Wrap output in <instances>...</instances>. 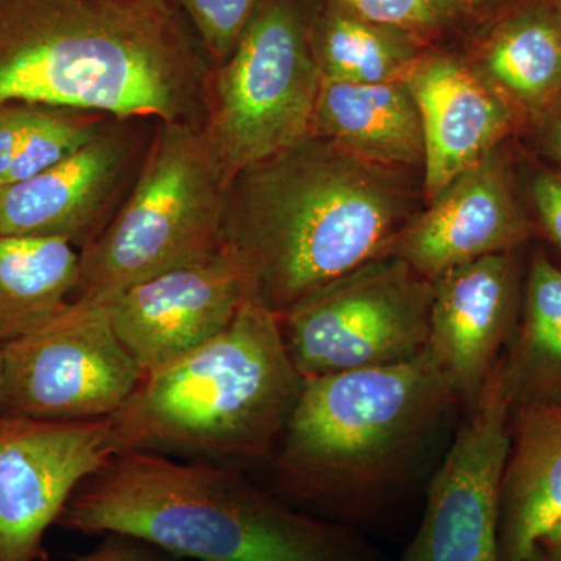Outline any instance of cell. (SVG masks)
Listing matches in <instances>:
<instances>
[{"label":"cell","instance_id":"6da1fadb","mask_svg":"<svg viewBox=\"0 0 561 561\" xmlns=\"http://www.w3.org/2000/svg\"><path fill=\"white\" fill-rule=\"evenodd\" d=\"M400 169L309 135L228 184L221 247L247 295L283 316L313 291L389 254L412 219Z\"/></svg>","mask_w":561,"mask_h":561},{"label":"cell","instance_id":"7a4b0ae2","mask_svg":"<svg viewBox=\"0 0 561 561\" xmlns=\"http://www.w3.org/2000/svg\"><path fill=\"white\" fill-rule=\"evenodd\" d=\"M205 58L169 0H0V105L186 119Z\"/></svg>","mask_w":561,"mask_h":561},{"label":"cell","instance_id":"3957f363","mask_svg":"<svg viewBox=\"0 0 561 561\" xmlns=\"http://www.w3.org/2000/svg\"><path fill=\"white\" fill-rule=\"evenodd\" d=\"M57 526L130 535L179 560L382 561L360 530L294 507L242 468L131 449L81 481Z\"/></svg>","mask_w":561,"mask_h":561},{"label":"cell","instance_id":"277c9868","mask_svg":"<svg viewBox=\"0 0 561 561\" xmlns=\"http://www.w3.org/2000/svg\"><path fill=\"white\" fill-rule=\"evenodd\" d=\"M459 398L430 350L401 364L302 379L268 465L294 507L364 530L381 518Z\"/></svg>","mask_w":561,"mask_h":561},{"label":"cell","instance_id":"5b68a950","mask_svg":"<svg viewBox=\"0 0 561 561\" xmlns=\"http://www.w3.org/2000/svg\"><path fill=\"white\" fill-rule=\"evenodd\" d=\"M301 387L279 317L247 295L227 330L144 376L108 420L117 451L268 463Z\"/></svg>","mask_w":561,"mask_h":561},{"label":"cell","instance_id":"8992f818","mask_svg":"<svg viewBox=\"0 0 561 561\" xmlns=\"http://www.w3.org/2000/svg\"><path fill=\"white\" fill-rule=\"evenodd\" d=\"M228 181L203 127L162 122L119 214L80 253L72 300L108 302L221 249Z\"/></svg>","mask_w":561,"mask_h":561},{"label":"cell","instance_id":"52a82bcc","mask_svg":"<svg viewBox=\"0 0 561 561\" xmlns=\"http://www.w3.org/2000/svg\"><path fill=\"white\" fill-rule=\"evenodd\" d=\"M317 2L261 0L231 57L206 73L203 130L228 184L312 135L321 80L311 44Z\"/></svg>","mask_w":561,"mask_h":561},{"label":"cell","instance_id":"ba28073f","mask_svg":"<svg viewBox=\"0 0 561 561\" xmlns=\"http://www.w3.org/2000/svg\"><path fill=\"white\" fill-rule=\"evenodd\" d=\"M434 280L383 254L279 317L302 379L401 364L430 343Z\"/></svg>","mask_w":561,"mask_h":561},{"label":"cell","instance_id":"9c48e42d","mask_svg":"<svg viewBox=\"0 0 561 561\" xmlns=\"http://www.w3.org/2000/svg\"><path fill=\"white\" fill-rule=\"evenodd\" d=\"M2 353L0 415L14 419H110L146 376L117 337L105 302L69 300Z\"/></svg>","mask_w":561,"mask_h":561},{"label":"cell","instance_id":"30bf717a","mask_svg":"<svg viewBox=\"0 0 561 561\" xmlns=\"http://www.w3.org/2000/svg\"><path fill=\"white\" fill-rule=\"evenodd\" d=\"M512 411L497 364L432 478L419 529L398 561H500Z\"/></svg>","mask_w":561,"mask_h":561},{"label":"cell","instance_id":"8fae6325","mask_svg":"<svg viewBox=\"0 0 561 561\" xmlns=\"http://www.w3.org/2000/svg\"><path fill=\"white\" fill-rule=\"evenodd\" d=\"M114 453L108 419L0 415V561L46 560L47 530L81 481Z\"/></svg>","mask_w":561,"mask_h":561},{"label":"cell","instance_id":"7c38bea8","mask_svg":"<svg viewBox=\"0 0 561 561\" xmlns=\"http://www.w3.org/2000/svg\"><path fill=\"white\" fill-rule=\"evenodd\" d=\"M245 298L241 268L221 247L213 256L142 280L105 305L117 337L149 375L216 339Z\"/></svg>","mask_w":561,"mask_h":561},{"label":"cell","instance_id":"4fadbf2b","mask_svg":"<svg viewBox=\"0 0 561 561\" xmlns=\"http://www.w3.org/2000/svg\"><path fill=\"white\" fill-rule=\"evenodd\" d=\"M531 236L534 227L497 147L413 216L389 254L434 280L468 262L516 251Z\"/></svg>","mask_w":561,"mask_h":561},{"label":"cell","instance_id":"5bb4252c","mask_svg":"<svg viewBox=\"0 0 561 561\" xmlns=\"http://www.w3.org/2000/svg\"><path fill=\"white\" fill-rule=\"evenodd\" d=\"M516 251L490 254L434 279L432 359L470 411L507 350L518 323Z\"/></svg>","mask_w":561,"mask_h":561},{"label":"cell","instance_id":"9a60e30c","mask_svg":"<svg viewBox=\"0 0 561 561\" xmlns=\"http://www.w3.org/2000/svg\"><path fill=\"white\" fill-rule=\"evenodd\" d=\"M405 84L419 106L424 136V195L434 201L513 130L515 111L468 57L426 47Z\"/></svg>","mask_w":561,"mask_h":561},{"label":"cell","instance_id":"2e32d148","mask_svg":"<svg viewBox=\"0 0 561 561\" xmlns=\"http://www.w3.org/2000/svg\"><path fill=\"white\" fill-rule=\"evenodd\" d=\"M125 162L124 144L99 133L47 171L0 186V232L80 242L108 201Z\"/></svg>","mask_w":561,"mask_h":561},{"label":"cell","instance_id":"e0dca14e","mask_svg":"<svg viewBox=\"0 0 561 561\" xmlns=\"http://www.w3.org/2000/svg\"><path fill=\"white\" fill-rule=\"evenodd\" d=\"M561 519V401L513 408L500 494V561H530Z\"/></svg>","mask_w":561,"mask_h":561},{"label":"cell","instance_id":"ac0fdd59","mask_svg":"<svg viewBox=\"0 0 561 561\" xmlns=\"http://www.w3.org/2000/svg\"><path fill=\"white\" fill-rule=\"evenodd\" d=\"M468 60L516 116L541 122L561 105V20L553 0H523L476 33Z\"/></svg>","mask_w":561,"mask_h":561},{"label":"cell","instance_id":"d6986e66","mask_svg":"<svg viewBox=\"0 0 561 561\" xmlns=\"http://www.w3.org/2000/svg\"><path fill=\"white\" fill-rule=\"evenodd\" d=\"M312 133L360 160L390 169H423L419 106L404 80L343 83L320 80Z\"/></svg>","mask_w":561,"mask_h":561},{"label":"cell","instance_id":"ffe728a7","mask_svg":"<svg viewBox=\"0 0 561 561\" xmlns=\"http://www.w3.org/2000/svg\"><path fill=\"white\" fill-rule=\"evenodd\" d=\"M500 365L513 408L561 401V268L542 251L531 254L522 317Z\"/></svg>","mask_w":561,"mask_h":561},{"label":"cell","instance_id":"44dd1931","mask_svg":"<svg viewBox=\"0 0 561 561\" xmlns=\"http://www.w3.org/2000/svg\"><path fill=\"white\" fill-rule=\"evenodd\" d=\"M321 79L343 83L404 80L432 44L402 28L367 20L341 0H319L311 22Z\"/></svg>","mask_w":561,"mask_h":561},{"label":"cell","instance_id":"7402d4cb","mask_svg":"<svg viewBox=\"0 0 561 561\" xmlns=\"http://www.w3.org/2000/svg\"><path fill=\"white\" fill-rule=\"evenodd\" d=\"M79 276L80 253L72 243L0 232V348L72 300Z\"/></svg>","mask_w":561,"mask_h":561},{"label":"cell","instance_id":"603a6c76","mask_svg":"<svg viewBox=\"0 0 561 561\" xmlns=\"http://www.w3.org/2000/svg\"><path fill=\"white\" fill-rule=\"evenodd\" d=\"M84 113L87 111L36 105L31 127L11 162L3 184L38 175L94 139L101 130L94 119Z\"/></svg>","mask_w":561,"mask_h":561},{"label":"cell","instance_id":"cb8c5ba5","mask_svg":"<svg viewBox=\"0 0 561 561\" xmlns=\"http://www.w3.org/2000/svg\"><path fill=\"white\" fill-rule=\"evenodd\" d=\"M197 33L213 68L231 57L261 0H169Z\"/></svg>","mask_w":561,"mask_h":561},{"label":"cell","instance_id":"d4e9b609","mask_svg":"<svg viewBox=\"0 0 561 561\" xmlns=\"http://www.w3.org/2000/svg\"><path fill=\"white\" fill-rule=\"evenodd\" d=\"M367 20L391 25L434 43L454 31L448 0H341Z\"/></svg>","mask_w":561,"mask_h":561},{"label":"cell","instance_id":"484cf974","mask_svg":"<svg viewBox=\"0 0 561 561\" xmlns=\"http://www.w3.org/2000/svg\"><path fill=\"white\" fill-rule=\"evenodd\" d=\"M530 197L542 231L561 250V173L542 169L535 173Z\"/></svg>","mask_w":561,"mask_h":561},{"label":"cell","instance_id":"4316f807","mask_svg":"<svg viewBox=\"0 0 561 561\" xmlns=\"http://www.w3.org/2000/svg\"><path fill=\"white\" fill-rule=\"evenodd\" d=\"M76 561H180L150 542L124 534L102 535L92 551L77 556Z\"/></svg>","mask_w":561,"mask_h":561},{"label":"cell","instance_id":"83f0119b","mask_svg":"<svg viewBox=\"0 0 561 561\" xmlns=\"http://www.w3.org/2000/svg\"><path fill=\"white\" fill-rule=\"evenodd\" d=\"M35 110L36 103L10 102L0 105V186L31 127Z\"/></svg>","mask_w":561,"mask_h":561},{"label":"cell","instance_id":"f1b7e54d","mask_svg":"<svg viewBox=\"0 0 561 561\" xmlns=\"http://www.w3.org/2000/svg\"><path fill=\"white\" fill-rule=\"evenodd\" d=\"M522 2L523 0H448L454 27L471 25L478 27V32Z\"/></svg>","mask_w":561,"mask_h":561},{"label":"cell","instance_id":"f546056e","mask_svg":"<svg viewBox=\"0 0 561 561\" xmlns=\"http://www.w3.org/2000/svg\"><path fill=\"white\" fill-rule=\"evenodd\" d=\"M538 124H541L546 150L561 164V105Z\"/></svg>","mask_w":561,"mask_h":561},{"label":"cell","instance_id":"4dcf8cb0","mask_svg":"<svg viewBox=\"0 0 561 561\" xmlns=\"http://www.w3.org/2000/svg\"><path fill=\"white\" fill-rule=\"evenodd\" d=\"M537 549L561 560V519L538 541Z\"/></svg>","mask_w":561,"mask_h":561},{"label":"cell","instance_id":"1f68e13d","mask_svg":"<svg viewBox=\"0 0 561 561\" xmlns=\"http://www.w3.org/2000/svg\"><path fill=\"white\" fill-rule=\"evenodd\" d=\"M530 561H561L560 559H553V557L548 556V553L541 552L540 549L535 551L534 557H531Z\"/></svg>","mask_w":561,"mask_h":561},{"label":"cell","instance_id":"d6a6232c","mask_svg":"<svg viewBox=\"0 0 561 561\" xmlns=\"http://www.w3.org/2000/svg\"><path fill=\"white\" fill-rule=\"evenodd\" d=\"M2 376H3V353H2V348H0V387H2Z\"/></svg>","mask_w":561,"mask_h":561},{"label":"cell","instance_id":"836d02e7","mask_svg":"<svg viewBox=\"0 0 561 561\" xmlns=\"http://www.w3.org/2000/svg\"><path fill=\"white\" fill-rule=\"evenodd\" d=\"M553 3H556V9L559 11V16L561 20V0H553Z\"/></svg>","mask_w":561,"mask_h":561}]
</instances>
